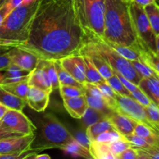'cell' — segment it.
Listing matches in <instances>:
<instances>
[{
  "label": "cell",
  "mask_w": 159,
  "mask_h": 159,
  "mask_svg": "<svg viewBox=\"0 0 159 159\" xmlns=\"http://www.w3.org/2000/svg\"><path fill=\"white\" fill-rule=\"evenodd\" d=\"M76 141L75 137L51 113L45 114L38 122L35 138L30 148L40 151L48 148L61 149L66 144Z\"/></svg>",
  "instance_id": "obj_5"
},
{
  "label": "cell",
  "mask_w": 159,
  "mask_h": 159,
  "mask_svg": "<svg viewBox=\"0 0 159 159\" xmlns=\"http://www.w3.org/2000/svg\"><path fill=\"white\" fill-rule=\"evenodd\" d=\"M85 62V78H86V82L93 84H98L99 82H105L106 79L102 77L96 67L93 65V61L90 57L87 55H82Z\"/></svg>",
  "instance_id": "obj_24"
},
{
  "label": "cell",
  "mask_w": 159,
  "mask_h": 159,
  "mask_svg": "<svg viewBox=\"0 0 159 159\" xmlns=\"http://www.w3.org/2000/svg\"><path fill=\"white\" fill-rule=\"evenodd\" d=\"M3 79V74L1 72V71H0V83H1V82L2 81Z\"/></svg>",
  "instance_id": "obj_53"
},
{
  "label": "cell",
  "mask_w": 159,
  "mask_h": 159,
  "mask_svg": "<svg viewBox=\"0 0 159 159\" xmlns=\"http://www.w3.org/2000/svg\"><path fill=\"white\" fill-rule=\"evenodd\" d=\"M113 128V125L110 123V120L108 118L102 120L97 123L92 124L86 127V135L88 136L89 139L90 141H93L96 139V137L103 132L107 131V130H112Z\"/></svg>",
  "instance_id": "obj_22"
},
{
  "label": "cell",
  "mask_w": 159,
  "mask_h": 159,
  "mask_svg": "<svg viewBox=\"0 0 159 159\" xmlns=\"http://www.w3.org/2000/svg\"><path fill=\"white\" fill-rule=\"evenodd\" d=\"M0 85L6 91L26 100V94H27L30 86L27 82V79L23 81H20V82H13V83L0 84Z\"/></svg>",
  "instance_id": "obj_25"
},
{
  "label": "cell",
  "mask_w": 159,
  "mask_h": 159,
  "mask_svg": "<svg viewBox=\"0 0 159 159\" xmlns=\"http://www.w3.org/2000/svg\"><path fill=\"white\" fill-rule=\"evenodd\" d=\"M144 10L154 33L156 36H159V4L158 2L144 6Z\"/></svg>",
  "instance_id": "obj_26"
},
{
  "label": "cell",
  "mask_w": 159,
  "mask_h": 159,
  "mask_svg": "<svg viewBox=\"0 0 159 159\" xmlns=\"http://www.w3.org/2000/svg\"><path fill=\"white\" fill-rule=\"evenodd\" d=\"M138 155V159H159V146L151 145L148 148H135Z\"/></svg>",
  "instance_id": "obj_38"
},
{
  "label": "cell",
  "mask_w": 159,
  "mask_h": 159,
  "mask_svg": "<svg viewBox=\"0 0 159 159\" xmlns=\"http://www.w3.org/2000/svg\"><path fill=\"white\" fill-rule=\"evenodd\" d=\"M139 88L145 93L152 102L159 107V77L143 78L138 84Z\"/></svg>",
  "instance_id": "obj_17"
},
{
  "label": "cell",
  "mask_w": 159,
  "mask_h": 159,
  "mask_svg": "<svg viewBox=\"0 0 159 159\" xmlns=\"http://www.w3.org/2000/svg\"><path fill=\"white\" fill-rule=\"evenodd\" d=\"M113 128L125 137L134 134L135 127L138 122L119 112L113 111L108 118Z\"/></svg>",
  "instance_id": "obj_15"
},
{
  "label": "cell",
  "mask_w": 159,
  "mask_h": 159,
  "mask_svg": "<svg viewBox=\"0 0 159 159\" xmlns=\"http://www.w3.org/2000/svg\"><path fill=\"white\" fill-rule=\"evenodd\" d=\"M45 68H46L47 72L48 74L50 81L51 83V88H52V92L54 90L59 89V84L58 77H57V71H56L55 67L54 65V60H46L44 59Z\"/></svg>",
  "instance_id": "obj_33"
},
{
  "label": "cell",
  "mask_w": 159,
  "mask_h": 159,
  "mask_svg": "<svg viewBox=\"0 0 159 159\" xmlns=\"http://www.w3.org/2000/svg\"><path fill=\"white\" fill-rule=\"evenodd\" d=\"M59 91H60V94L62 99L83 96L85 94L84 89L68 85H60Z\"/></svg>",
  "instance_id": "obj_34"
},
{
  "label": "cell",
  "mask_w": 159,
  "mask_h": 159,
  "mask_svg": "<svg viewBox=\"0 0 159 159\" xmlns=\"http://www.w3.org/2000/svg\"><path fill=\"white\" fill-rule=\"evenodd\" d=\"M32 158L34 159H51V156L48 154H37L34 155Z\"/></svg>",
  "instance_id": "obj_50"
},
{
  "label": "cell",
  "mask_w": 159,
  "mask_h": 159,
  "mask_svg": "<svg viewBox=\"0 0 159 159\" xmlns=\"http://www.w3.org/2000/svg\"><path fill=\"white\" fill-rule=\"evenodd\" d=\"M14 136H21V135L16 134L14 133H11V132L7 131V130H5L2 127L0 124V140L3 139V138H10V137H14Z\"/></svg>",
  "instance_id": "obj_46"
},
{
  "label": "cell",
  "mask_w": 159,
  "mask_h": 159,
  "mask_svg": "<svg viewBox=\"0 0 159 159\" xmlns=\"http://www.w3.org/2000/svg\"><path fill=\"white\" fill-rule=\"evenodd\" d=\"M140 60L148 65L159 77V56L155 52L141 48Z\"/></svg>",
  "instance_id": "obj_27"
},
{
  "label": "cell",
  "mask_w": 159,
  "mask_h": 159,
  "mask_svg": "<svg viewBox=\"0 0 159 159\" xmlns=\"http://www.w3.org/2000/svg\"><path fill=\"white\" fill-rule=\"evenodd\" d=\"M11 47L2 46L0 48V71H5L12 65L9 55V50Z\"/></svg>",
  "instance_id": "obj_40"
},
{
  "label": "cell",
  "mask_w": 159,
  "mask_h": 159,
  "mask_svg": "<svg viewBox=\"0 0 159 159\" xmlns=\"http://www.w3.org/2000/svg\"><path fill=\"white\" fill-rule=\"evenodd\" d=\"M6 0H0V7H1V6H2L5 2H6Z\"/></svg>",
  "instance_id": "obj_54"
},
{
  "label": "cell",
  "mask_w": 159,
  "mask_h": 159,
  "mask_svg": "<svg viewBox=\"0 0 159 159\" xmlns=\"http://www.w3.org/2000/svg\"><path fill=\"white\" fill-rule=\"evenodd\" d=\"M61 66L79 82H86L85 71V62L83 56L81 54H71L59 59Z\"/></svg>",
  "instance_id": "obj_12"
},
{
  "label": "cell",
  "mask_w": 159,
  "mask_h": 159,
  "mask_svg": "<svg viewBox=\"0 0 159 159\" xmlns=\"http://www.w3.org/2000/svg\"><path fill=\"white\" fill-rule=\"evenodd\" d=\"M145 111L149 122L159 134V107L152 102L145 107Z\"/></svg>",
  "instance_id": "obj_31"
},
{
  "label": "cell",
  "mask_w": 159,
  "mask_h": 159,
  "mask_svg": "<svg viewBox=\"0 0 159 159\" xmlns=\"http://www.w3.org/2000/svg\"><path fill=\"white\" fill-rule=\"evenodd\" d=\"M35 138V133L21 136H14L0 140L1 154L23 153L30 149L31 144Z\"/></svg>",
  "instance_id": "obj_10"
},
{
  "label": "cell",
  "mask_w": 159,
  "mask_h": 159,
  "mask_svg": "<svg viewBox=\"0 0 159 159\" xmlns=\"http://www.w3.org/2000/svg\"><path fill=\"white\" fill-rule=\"evenodd\" d=\"M79 54H93L99 56L111 67L114 72L122 75L137 85H138L142 79L134 69L130 61L116 52L102 39L88 38L85 45L79 51Z\"/></svg>",
  "instance_id": "obj_4"
},
{
  "label": "cell",
  "mask_w": 159,
  "mask_h": 159,
  "mask_svg": "<svg viewBox=\"0 0 159 159\" xmlns=\"http://www.w3.org/2000/svg\"><path fill=\"white\" fill-rule=\"evenodd\" d=\"M156 54L159 56V36L156 37Z\"/></svg>",
  "instance_id": "obj_51"
},
{
  "label": "cell",
  "mask_w": 159,
  "mask_h": 159,
  "mask_svg": "<svg viewBox=\"0 0 159 159\" xmlns=\"http://www.w3.org/2000/svg\"><path fill=\"white\" fill-rule=\"evenodd\" d=\"M116 159H138V152L134 148L130 147L118 155Z\"/></svg>",
  "instance_id": "obj_42"
},
{
  "label": "cell",
  "mask_w": 159,
  "mask_h": 159,
  "mask_svg": "<svg viewBox=\"0 0 159 159\" xmlns=\"http://www.w3.org/2000/svg\"><path fill=\"white\" fill-rule=\"evenodd\" d=\"M125 1H127V2H134L136 4L140 5V6L144 7V6H148V5L152 4V3L156 2V0H125Z\"/></svg>",
  "instance_id": "obj_47"
},
{
  "label": "cell",
  "mask_w": 159,
  "mask_h": 159,
  "mask_svg": "<svg viewBox=\"0 0 159 159\" xmlns=\"http://www.w3.org/2000/svg\"><path fill=\"white\" fill-rule=\"evenodd\" d=\"M87 39L75 13L72 0H40L27 40L17 47L40 59L57 60L79 54Z\"/></svg>",
  "instance_id": "obj_1"
},
{
  "label": "cell",
  "mask_w": 159,
  "mask_h": 159,
  "mask_svg": "<svg viewBox=\"0 0 159 159\" xmlns=\"http://www.w3.org/2000/svg\"><path fill=\"white\" fill-rule=\"evenodd\" d=\"M64 107L70 116L75 119H81L88 107L85 95L75 97L63 99Z\"/></svg>",
  "instance_id": "obj_16"
},
{
  "label": "cell",
  "mask_w": 159,
  "mask_h": 159,
  "mask_svg": "<svg viewBox=\"0 0 159 159\" xmlns=\"http://www.w3.org/2000/svg\"><path fill=\"white\" fill-rule=\"evenodd\" d=\"M8 110H9V108H8L6 106H5L4 104L0 102V120H1L2 118L4 116L5 113H6V111H7Z\"/></svg>",
  "instance_id": "obj_49"
},
{
  "label": "cell",
  "mask_w": 159,
  "mask_h": 159,
  "mask_svg": "<svg viewBox=\"0 0 159 159\" xmlns=\"http://www.w3.org/2000/svg\"><path fill=\"white\" fill-rule=\"evenodd\" d=\"M108 44H110L116 52L119 53L120 55H122L123 57H125L127 60H139L140 57H141V52H140V50H141V48H134V47L122 46V45H116L113 44V43H108Z\"/></svg>",
  "instance_id": "obj_29"
},
{
  "label": "cell",
  "mask_w": 159,
  "mask_h": 159,
  "mask_svg": "<svg viewBox=\"0 0 159 159\" xmlns=\"http://www.w3.org/2000/svg\"><path fill=\"white\" fill-rule=\"evenodd\" d=\"M106 81L111 86V88L114 90L116 93L121 95V96H130V92L128 91L126 89V87L123 85L122 82H120V80L119 78L117 77L116 74H114L113 76L107 79Z\"/></svg>",
  "instance_id": "obj_35"
},
{
  "label": "cell",
  "mask_w": 159,
  "mask_h": 159,
  "mask_svg": "<svg viewBox=\"0 0 159 159\" xmlns=\"http://www.w3.org/2000/svg\"><path fill=\"white\" fill-rule=\"evenodd\" d=\"M123 137L124 136H122L115 129H112V130H107V131H105L103 133L100 134L99 135H98L94 141H97V142L110 144V143L113 142V141H117L118 139L123 138Z\"/></svg>",
  "instance_id": "obj_37"
},
{
  "label": "cell",
  "mask_w": 159,
  "mask_h": 159,
  "mask_svg": "<svg viewBox=\"0 0 159 159\" xmlns=\"http://www.w3.org/2000/svg\"><path fill=\"white\" fill-rule=\"evenodd\" d=\"M2 127L7 131L18 135H27L35 133L37 127L22 112V110L9 109L0 120Z\"/></svg>",
  "instance_id": "obj_8"
},
{
  "label": "cell",
  "mask_w": 159,
  "mask_h": 159,
  "mask_svg": "<svg viewBox=\"0 0 159 159\" xmlns=\"http://www.w3.org/2000/svg\"><path fill=\"white\" fill-rule=\"evenodd\" d=\"M40 0L22 4L7 16L0 26V39L5 47H17L27 40L30 29Z\"/></svg>",
  "instance_id": "obj_3"
},
{
  "label": "cell",
  "mask_w": 159,
  "mask_h": 159,
  "mask_svg": "<svg viewBox=\"0 0 159 159\" xmlns=\"http://www.w3.org/2000/svg\"><path fill=\"white\" fill-rule=\"evenodd\" d=\"M87 56L90 57L94 66L96 67L99 74L102 75V77L104 79L107 80V79H109V78H110L114 75V71L112 69L111 67L105 61H103L101 57H99V56L93 55V54H89V55Z\"/></svg>",
  "instance_id": "obj_30"
},
{
  "label": "cell",
  "mask_w": 159,
  "mask_h": 159,
  "mask_svg": "<svg viewBox=\"0 0 159 159\" xmlns=\"http://www.w3.org/2000/svg\"><path fill=\"white\" fill-rule=\"evenodd\" d=\"M54 65L55 67L56 71H57V77H58L59 84L60 85H72V86L79 87V88L83 89V84L80 83L76 81L63 67L61 66L59 59L54 60Z\"/></svg>",
  "instance_id": "obj_23"
},
{
  "label": "cell",
  "mask_w": 159,
  "mask_h": 159,
  "mask_svg": "<svg viewBox=\"0 0 159 159\" xmlns=\"http://www.w3.org/2000/svg\"><path fill=\"white\" fill-rule=\"evenodd\" d=\"M12 10V8L10 7V6L8 4V2L6 1V2L0 7V26H1L3 21L6 20L7 16L10 13V12Z\"/></svg>",
  "instance_id": "obj_44"
},
{
  "label": "cell",
  "mask_w": 159,
  "mask_h": 159,
  "mask_svg": "<svg viewBox=\"0 0 159 159\" xmlns=\"http://www.w3.org/2000/svg\"><path fill=\"white\" fill-rule=\"evenodd\" d=\"M124 138L127 139V141H129L132 147L134 148L145 149L151 146V144H149L144 138L138 136V135L134 134L127 135V136H125Z\"/></svg>",
  "instance_id": "obj_39"
},
{
  "label": "cell",
  "mask_w": 159,
  "mask_h": 159,
  "mask_svg": "<svg viewBox=\"0 0 159 159\" xmlns=\"http://www.w3.org/2000/svg\"><path fill=\"white\" fill-rule=\"evenodd\" d=\"M61 150L65 152V154L71 155L74 158L77 157H81V158H87V159H93V156L91 155L89 149L85 148L80 143L78 142L77 141H75L73 142L69 143L66 144L61 148Z\"/></svg>",
  "instance_id": "obj_20"
},
{
  "label": "cell",
  "mask_w": 159,
  "mask_h": 159,
  "mask_svg": "<svg viewBox=\"0 0 159 159\" xmlns=\"http://www.w3.org/2000/svg\"><path fill=\"white\" fill-rule=\"evenodd\" d=\"M108 146L110 148L111 152L115 156V159H116V157L118 155H120L121 152H123L124 150L129 148L132 147L129 141H127V139L124 137L120 138L117 141L110 143V144H108Z\"/></svg>",
  "instance_id": "obj_36"
},
{
  "label": "cell",
  "mask_w": 159,
  "mask_h": 159,
  "mask_svg": "<svg viewBox=\"0 0 159 159\" xmlns=\"http://www.w3.org/2000/svg\"><path fill=\"white\" fill-rule=\"evenodd\" d=\"M131 65L136 70L137 72L138 73L141 78H148V77H152V76H158L156 73L150 68L148 65H146L144 62L142 61L139 60H134L130 61Z\"/></svg>",
  "instance_id": "obj_32"
},
{
  "label": "cell",
  "mask_w": 159,
  "mask_h": 159,
  "mask_svg": "<svg viewBox=\"0 0 159 159\" xmlns=\"http://www.w3.org/2000/svg\"><path fill=\"white\" fill-rule=\"evenodd\" d=\"M115 99H116V112H119L122 114L129 116L137 122L146 124L152 130L157 132L148 119L145 107L144 106L139 103L131 96H121L116 93Z\"/></svg>",
  "instance_id": "obj_9"
},
{
  "label": "cell",
  "mask_w": 159,
  "mask_h": 159,
  "mask_svg": "<svg viewBox=\"0 0 159 159\" xmlns=\"http://www.w3.org/2000/svg\"><path fill=\"white\" fill-rule=\"evenodd\" d=\"M6 2H7L8 4L10 6L12 9H15V8L18 7L20 5L23 4V0H6Z\"/></svg>",
  "instance_id": "obj_48"
},
{
  "label": "cell",
  "mask_w": 159,
  "mask_h": 159,
  "mask_svg": "<svg viewBox=\"0 0 159 159\" xmlns=\"http://www.w3.org/2000/svg\"><path fill=\"white\" fill-rule=\"evenodd\" d=\"M8 53L12 65H16L28 72L33 71L40 60L37 54L20 47H12Z\"/></svg>",
  "instance_id": "obj_11"
},
{
  "label": "cell",
  "mask_w": 159,
  "mask_h": 159,
  "mask_svg": "<svg viewBox=\"0 0 159 159\" xmlns=\"http://www.w3.org/2000/svg\"><path fill=\"white\" fill-rule=\"evenodd\" d=\"M0 102L4 104L9 109H14L17 110H23V109L26 105L25 99H21L6 91L1 85H0Z\"/></svg>",
  "instance_id": "obj_18"
},
{
  "label": "cell",
  "mask_w": 159,
  "mask_h": 159,
  "mask_svg": "<svg viewBox=\"0 0 159 159\" xmlns=\"http://www.w3.org/2000/svg\"><path fill=\"white\" fill-rule=\"evenodd\" d=\"M75 13L88 38L103 39L106 0H72Z\"/></svg>",
  "instance_id": "obj_6"
},
{
  "label": "cell",
  "mask_w": 159,
  "mask_h": 159,
  "mask_svg": "<svg viewBox=\"0 0 159 159\" xmlns=\"http://www.w3.org/2000/svg\"><path fill=\"white\" fill-rule=\"evenodd\" d=\"M106 118H108V116L105 113L99 111V110H96V109L88 107L81 119L82 120L84 125L87 127L92 124H95V123H97L102 120L106 119Z\"/></svg>",
  "instance_id": "obj_28"
},
{
  "label": "cell",
  "mask_w": 159,
  "mask_h": 159,
  "mask_svg": "<svg viewBox=\"0 0 159 159\" xmlns=\"http://www.w3.org/2000/svg\"><path fill=\"white\" fill-rule=\"evenodd\" d=\"M75 138L78 142H79L81 144H82L85 148L89 149L90 141L89 139L88 136L86 135V134H84L82 132H79V133H77L76 136L75 137Z\"/></svg>",
  "instance_id": "obj_45"
},
{
  "label": "cell",
  "mask_w": 159,
  "mask_h": 159,
  "mask_svg": "<svg viewBox=\"0 0 159 159\" xmlns=\"http://www.w3.org/2000/svg\"><path fill=\"white\" fill-rule=\"evenodd\" d=\"M128 3L130 16L139 44L143 49L150 50L156 53L157 36L152 30L144 7L134 2Z\"/></svg>",
  "instance_id": "obj_7"
},
{
  "label": "cell",
  "mask_w": 159,
  "mask_h": 159,
  "mask_svg": "<svg viewBox=\"0 0 159 159\" xmlns=\"http://www.w3.org/2000/svg\"><path fill=\"white\" fill-rule=\"evenodd\" d=\"M102 40L108 43L141 48L132 21L129 3L125 0H106Z\"/></svg>",
  "instance_id": "obj_2"
},
{
  "label": "cell",
  "mask_w": 159,
  "mask_h": 159,
  "mask_svg": "<svg viewBox=\"0 0 159 159\" xmlns=\"http://www.w3.org/2000/svg\"><path fill=\"white\" fill-rule=\"evenodd\" d=\"M23 4H26V3H30L32 2H34L35 0H23Z\"/></svg>",
  "instance_id": "obj_52"
},
{
  "label": "cell",
  "mask_w": 159,
  "mask_h": 159,
  "mask_svg": "<svg viewBox=\"0 0 159 159\" xmlns=\"http://www.w3.org/2000/svg\"><path fill=\"white\" fill-rule=\"evenodd\" d=\"M50 95L45 90L30 85L26 97V105L38 113L45 111L49 104Z\"/></svg>",
  "instance_id": "obj_14"
},
{
  "label": "cell",
  "mask_w": 159,
  "mask_h": 159,
  "mask_svg": "<svg viewBox=\"0 0 159 159\" xmlns=\"http://www.w3.org/2000/svg\"><path fill=\"white\" fill-rule=\"evenodd\" d=\"M114 74H116V75H117V77L119 78V79L120 80V82H122L123 85H124V86L126 87V89H127L128 91H130V93H131V92L135 91V90H138V89H139V86H138V85H135V84H134L133 82L129 81L128 79H127L125 77H124L122 75L119 74V73L117 72H114Z\"/></svg>",
  "instance_id": "obj_43"
},
{
  "label": "cell",
  "mask_w": 159,
  "mask_h": 159,
  "mask_svg": "<svg viewBox=\"0 0 159 159\" xmlns=\"http://www.w3.org/2000/svg\"><path fill=\"white\" fill-rule=\"evenodd\" d=\"M130 96L132 98L135 99L136 101H138L139 103H141V105L144 106V107H148L149 104L152 102L151 99L148 97L147 95L141 89H138V90H135V91L131 92L130 93Z\"/></svg>",
  "instance_id": "obj_41"
},
{
  "label": "cell",
  "mask_w": 159,
  "mask_h": 159,
  "mask_svg": "<svg viewBox=\"0 0 159 159\" xmlns=\"http://www.w3.org/2000/svg\"><path fill=\"white\" fill-rule=\"evenodd\" d=\"M84 95H85L88 107H90L92 108H94L96 110L102 112V113H105L108 116V118L110 115L113 112V110L110 108V107L109 106L108 102L106 100L105 98L92 96V95L89 94L86 92H85V94Z\"/></svg>",
  "instance_id": "obj_21"
},
{
  "label": "cell",
  "mask_w": 159,
  "mask_h": 159,
  "mask_svg": "<svg viewBox=\"0 0 159 159\" xmlns=\"http://www.w3.org/2000/svg\"><path fill=\"white\" fill-rule=\"evenodd\" d=\"M89 151L93 159H115L108 144L106 143L90 141Z\"/></svg>",
  "instance_id": "obj_19"
},
{
  "label": "cell",
  "mask_w": 159,
  "mask_h": 159,
  "mask_svg": "<svg viewBox=\"0 0 159 159\" xmlns=\"http://www.w3.org/2000/svg\"><path fill=\"white\" fill-rule=\"evenodd\" d=\"M27 82L29 85L37 87L45 90L48 93H52L51 83L45 68L44 59H40L37 67L28 74Z\"/></svg>",
  "instance_id": "obj_13"
}]
</instances>
